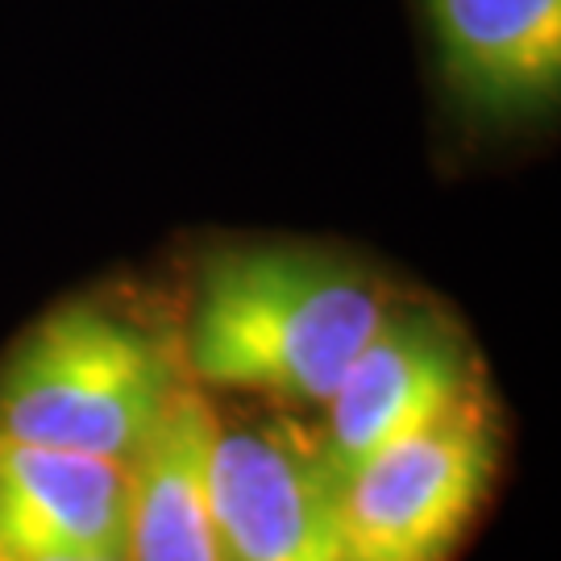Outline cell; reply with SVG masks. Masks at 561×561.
<instances>
[{"mask_svg": "<svg viewBox=\"0 0 561 561\" xmlns=\"http://www.w3.org/2000/svg\"><path fill=\"white\" fill-rule=\"evenodd\" d=\"M0 561H125V553H25V558Z\"/></svg>", "mask_w": 561, "mask_h": 561, "instance_id": "cell-9", "label": "cell"}, {"mask_svg": "<svg viewBox=\"0 0 561 561\" xmlns=\"http://www.w3.org/2000/svg\"><path fill=\"white\" fill-rule=\"evenodd\" d=\"M183 382L180 354L150 324L76 296L0 358V437L129 466Z\"/></svg>", "mask_w": 561, "mask_h": 561, "instance_id": "cell-2", "label": "cell"}, {"mask_svg": "<svg viewBox=\"0 0 561 561\" xmlns=\"http://www.w3.org/2000/svg\"><path fill=\"white\" fill-rule=\"evenodd\" d=\"M208 437L213 403L196 382H183L129 461L125 561H225L204 479Z\"/></svg>", "mask_w": 561, "mask_h": 561, "instance_id": "cell-8", "label": "cell"}, {"mask_svg": "<svg viewBox=\"0 0 561 561\" xmlns=\"http://www.w3.org/2000/svg\"><path fill=\"white\" fill-rule=\"evenodd\" d=\"M479 382L470 333L437 304L396 296L324 400L321 449L333 474L345 482L370 454L445 416Z\"/></svg>", "mask_w": 561, "mask_h": 561, "instance_id": "cell-5", "label": "cell"}, {"mask_svg": "<svg viewBox=\"0 0 561 561\" xmlns=\"http://www.w3.org/2000/svg\"><path fill=\"white\" fill-rule=\"evenodd\" d=\"M129 466L0 437V558L125 553Z\"/></svg>", "mask_w": 561, "mask_h": 561, "instance_id": "cell-7", "label": "cell"}, {"mask_svg": "<svg viewBox=\"0 0 561 561\" xmlns=\"http://www.w3.org/2000/svg\"><path fill=\"white\" fill-rule=\"evenodd\" d=\"M387 283L312 245H241L204 262L183 337L196 387L324 403L391 308Z\"/></svg>", "mask_w": 561, "mask_h": 561, "instance_id": "cell-1", "label": "cell"}, {"mask_svg": "<svg viewBox=\"0 0 561 561\" xmlns=\"http://www.w3.org/2000/svg\"><path fill=\"white\" fill-rule=\"evenodd\" d=\"M454 101L479 121L545 113L561 88V0H424Z\"/></svg>", "mask_w": 561, "mask_h": 561, "instance_id": "cell-6", "label": "cell"}, {"mask_svg": "<svg viewBox=\"0 0 561 561\" xmlns=\"http://www.w3.org/2000/svg\"><path fill=\"white\" fill-rule=\"evenodd\" d=\"M503 424L486 387L370 454L341 482L337 561H449L500 470Z\"/></svg>", "mask_w": 561, "mask_h": 561, "instance_id": "cell-3", "label": "cell"}, {"mask_svg": "<svg viewBox=\"0 0 561 561\" xmlns=\"http://www.w3.org/2000/svg\"><path fill=\"white\" fill-rule=\"evenodd\" d=\"M208 503L225 561H337L341 479L308 424L213 412Z\"/></svg>", "mask_w": 561, "mask_h": 561, "instance_id": "cell-4", "label": "cell"}]
</instances>
